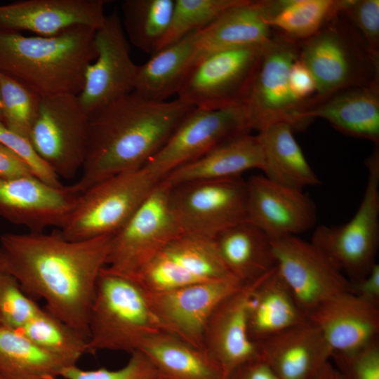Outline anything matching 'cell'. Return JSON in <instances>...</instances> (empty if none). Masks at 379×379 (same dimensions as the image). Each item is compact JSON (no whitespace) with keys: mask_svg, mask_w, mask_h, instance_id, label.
Listing matches in <instances>:
<instances>
[{"mask_svg":"<svg viewBox=\"0 0 379 379\" xmlns=\"http://www.w3.org/2000/svg\"><path fill=\"white\" fill-rule=\"evenodd\" d=\"M112 238L69 241L59 230L6 233L0 237V271L88 340L90 310Z\"/></svg>","mask_w":379,"mask_h":379,"instance_id":"1","label":"cell"},{"mask_svg":"<svg viewBox=\"0 0 379 379\" xmlns=\"http://www.w3.org/2000/svg\"><path fill=\"white\" fill-rule=\"evenodd\" d=\"M194 107L176 98L156 102L135 91L89 118V138L79 179L83 193L114 175L142 168Z\"/></svg>","mask_w":379,"mask_h":379,"instance_id":"2","label":"cell"},{"mask_svg":"<svg viewBox=\"0 0 379 379\" xmlns=\"http://www.w3.org/2000/svg\"><path fill=\"white\" fill-rule=\"evenodd\" d=\"M95 31L79 25L50 36L0 32V72L41 97L77 95L97 56Z\"/></svg>","mask_w":379,"mask_h":379,"instance_id":"3","label":"cell"},{"mask_svg":"<svg viewBox=\"0 0 379 379\" xmlns=\"http://www.w3.org/2000/svg\"><path fill=\"white\" fill-rule=\"evenodd\" d=\"M299 59L316 84L310 107L345 89L379 85V54L341 14L300 42Z\"/></svg>","mask_w":379,"mask_h":379,"instance_id":"4","label":"cell"},{"mask_svg":"<svg viewBox=\"0 0 379 379\" xmlns=\"http://www.w3.org/2000/svg\"><path fill=\"white\" fill-rule=\"evenodd\" d=\"M163 331L142 288L104 267L98 279L88 319V353L138 351L149 335Z\"/></svg>","mask_w":379,"mask_h":379,"instance_id":"5","label":"cell"},{"mask_svg":"<svg viewBox=\"0 0 379 379\" xmlns=\"http://www.w3.org/2000/svg\"><path fill=\"white\" fill-rule=\"evenodd\" d=\"M300 42L273 31L266 43L243 106L248 127L258 132L277 123L302 131L309 124L302 115L308 105L293 95L289 72L299 58Z\"/></svg>","mask_w":379,"mask_h":379,"instance_id":"6","label":"cell"},{"mask_svg":"<svg viewBox=\"0 0 379 379\" xmlns=\"http://www.w3.org/2000/svg\"><path fill=\"white\" fill-rule=\"evenodd\" d=\"M159 181L143 168L107 178L80 195L59 231L69 241L113 236L126 224Z\"/></svg>","mask_w":379,"mask_h":379,"instance_id":"7","label":"cell"},{"mask_svg":"<svg viewBox=\"0 0 379 379\" xmlns=\"http://www.w3.org/2000/svg\"><path fill=\"white\" fill-rule=\"evenodd\" d=\"M368 178L353 217L338 226L317 227L311 242L352 283L362 279L376 263L379 242V150L366 159Z\"/></svg>","mask_w":379,"mask_h":379,"instance_id":"8","label":"cell"},{"mask_svg":"<svg viewBox=\"0 0 379 379\" xmlns=\"http://www.w3.org/2000/svg\"><path fill=\"white\" fill-rule=\"evenodd\" d=\"M171 185L159 181L126 224L112 236L107 270L135 280L171 241L182 234L170 204Z\"/></svg>","mask_w":379,"mask_h":379,"instance_id":"9","label":"cell"},{"mask_svg":"<svg viewBox=\"0 0 379 379\" xmlns=\"http://www.w3.org/2000/svg\"><path fill=\"white\" fill-rule=\"evenodd\" d=\"M265 44L222 50L196 60L184 76L177 98L208 110L243 105Z\"/></svg>","mask_w":379,"mask_h":379,"instance_id":"10","label":"cell"},{"mask_svg":"<svg viewBox=\"0 0 379 379\" xmlns=\"http://www.w3.org/2000/svg\"><path fill=\"white\" fill-rule=\"evenodd\" d=\"M89 119L76 95L41 98L29 139L59 178L69 180L81 172L88 145Z\"/></svg>","mask_w":379,"mask_h":379,"instance_id":"11","label":"cell"},{"mask_svg":"<svg viewBox=\"0 0 379 379\" xmlns=\"http://www.w3.org/2000/svg\"><path fill=\"white\" fill-rule=\"evenodd\" d=\"M170 204L182 234L214 239L247 220V183L238 176L171 185Z\"/></svg>","mask_w":379,"mask_h":379,"instance_id":"12","label":"cell"},{"mask_svg":"<svg viewBox=\"0 0 379 379\" xmlns=\"http://www.w3.org/2000/svg\"><path fill=\"white\" fill-rule=\"evenodd\" d=\"M251 132L244 106L192 109L142 167L158 180L226 140Z\"/></svg>","mask_w":379,"mask_h":379,"instance_id":"13","label":"cell"},{"mask_svg":"<svg viewBox=\"0 0 379 379\" xmlns=\"http://www.w3.org/2000/svg\"><path fill=\"white\" fill-rule=\"evenodd\" d=\"M277 268L298 305L308 315L329 298L352 291V282L311 241L298 236L272 239Z\"/></svg>","mask_w":379,"mask_h":379,"instance_id":"14","label":"cell"},{"mask_svg":"<svg viewBox=\"0 0 379 379\" xmlns=\"http://www.w3.org/2000/svg\"><path fill=\"white\" fill-rule=\"evenodd\" d=\"M96 58L86 68L77 95L89 117L133 92L138 70L130 55L128 39L117 11L106 15L95 31Z\"/></svg>","mask_w":379,"mask_h":379,"instance_id":"15","label":"cell"},{"mask_svg":"<svg viewBox=\"0 0 379 379\" xmlns=\"http://www.w3.org/2000/svg\"><path fill=\"white\" fill-rule=\"evenodd\" d=\"M243 284L232 277L159 292L143 291L163 331L204 350V331L208 318L221 301Z\"/></svg>","mask_w":379,"mask_h":379,"instance_id":"16","label":"cell"},{"mask_svg":"<svg viewBox=\"0 0 379 379\" xmlns=\"http://www.w3.org/2000/svg\"><path fill=\"white\" fill-rule=\"evenodd\" d=\"M81 194L74 185L54 187L34 176L0 178V215L33 232L61 229Z\"/></svg>","mask_w":379,"mask_h":379,"instance_id":"17","label":"cell"},{"mask_svg":"<svg viewBox=\"0 0 379 379\" xmlns=\"http://www.w3.org/2000/svg\"><path fill=\"white\" fill-rule=\"evenodd\" d=\"M247 183V220L272 239L297 236L314 227L316 206L303 190L274 182L264 175Z\"/></svg>","mask_w":379,"mask_h":379,"instance_id":"18","label":"cell"},{"mask_svg":"<svg viewBox=\"0 0 379 379\" xmlns=\"http://www.w3.org/2000/svg\"><path fill=\"white\" fill-rule=\"evenodd\" d=\"M266 275L225 298L207 321L204 348L220 366L224 379L240 365L260 359L258 344L249 336L248 313L251 295Z\"/></svg>","mask_w":379,"mask_h":379,"instance_id":"19","label":"cell"},{"mask_svg":"<svg viewBox=\"0 0 379 379\" xmlns=\"http://www.w3.org/2000/svg\"><path fill=\"white\" fill-rule=\"evenodd\" d=\"M106 0H22L0 6V32H30L56 35L84 25L98 28L104 22Z\"/></svg>","mask_w":379,"mask_h":379,"instance_id":"20","label":"cell"},{"mask_svg":"<svg viewBox=\"0 0 379 379\" xmlns=\"http://www.w3.org/2000/svg\"><path fill=\"white\" fill-rule=\"evenodd\" d=\"M307 318L321 331L333 353L353 351L378 338L379 305L352 291L326 300Z\"/></svg>","mask_w":379,"mask_h":379,"instance_id":"21","label":"cell"},{"mask_svg":"<svg viewBox=\"0 0 379 379\" xmlns=\"http://www.w3.org/2000/svg\"><path fill=\"white\" fill-rule=\"evenodd\" d=\"M258 344L260 359L279 379H314L333 354L309 319Z\"/></svg>","mask_w":379,"mask_h":379,"instance_id":"22","label":"cell"},{"mask_svg":"<svg viewBox=\"0 0 379 379\" xmlns=\"http://www.w3.org/2000/svg\"><path fill=\"white\" fill-rule=\"evenodd\" d=\"M273 31L267 22L265 0H241L206 28L197 32L192 65L214 52L265 44L270 39Z\"/></svg>","mask_w":379,"mask_h":379,"instance_id":"23","label":"cell"},{"mask_svg":"<svg viewBox=\"0 0 379 379\" xmlns=\"http://www.w3.org/2000/svg\"><path fill=\"white\" fill-rule=\"evenodd\" d=\"M308 123L326 120L337 131L354 138L379 143V85L338 91L305 110Z\"/></svg>","mask_w":379,"mask_h":379,"instance_id":"24","label":"cell"},{"mask_svg":"<svg viewBox=\"0 0 379 379\" xmlns=\"http://www.w3.org/2000/svg\"><path fill=\"white\" fill-rule=\"evenodd\" d=\"M263 157L257 135L251 132L233 137L198 159L167 174L161 180L171 185L241 176L253 168L262 169Z\"/></svg>","mask_w":379,"mask_h":379,"instance_id":"25","label":"cell"},{"mask_svg":"<svg viewBox=\"0 0 379 379\" xmlns=\"http://www.w3.org/2000/svg\"><path fill=\"white\" fill-rule=\"evenodd\" d=\"M307 320L276 267L251 295L248 313L251 339L259 343Z\"/></svg>","mask_w":379,"mask_h":379,"instance_id":"26","label":"cell"},{"mask_svg":"<svg viewBox=\"0 0 379 379\" xmlns=\"http://www.w3.org/2000/svg\"><path fill=\"white\" fill-rule=\"evenodd\" d=\"M213 239L226 268L242 284L254 281L277 267L272 239L248 220L226 229Z\"/></svg>","mask_w":379,"mask_h":379,"instance_id":"27","label":"cell"},{"mask_svg":"<svg viewBox=\"0 0 379 379\" xmlns=\"http://www.w3.org/2000/svg\"><path fill=\"white\" fill-rule=\"evenodd\" d=\"M138 350L160 379H224L220 366L205 350L164 331L146 338Z\"/></svg>","mask_w":379,"mask_h":379,"instance_id":"28","label":"cell"},{"mask_svg":"<svg viewBox=\"0 0 379 379\" xmlns=\"http://www.w3.org/2000/svg\"><path fill=\"white\" fill-rule=\"evenodd\" d=\"M286 123L272 124L257 134L262 152V171L267 178L285 186L303 190L320 181L307 162Z\"/></svg>","mask_w":379,"mask_h":379,"instance_id":"29","label":"cell"},{"mask_svg":"<svg viewBox=\"0 0 379 379\" xmlns=\"http://www.w3.org/2000/svg\"><path fill=\"white\" fill-rule=\"evenodd\" d=\"M197 32L157 51L138 65L133 91L156 102L166 101L178 90L191 66L196 48Z\"/></svg>","mask_w":379,"mask_h":379,"instance_id":"30","label":"cell"},{"mask_svg":"<svg viewBox=\"0 0 379 379\" xmlns=\"http://www.w3.org/2000/svg\"><path fill=\"white\" fill-rule=\"evenodd\" d=\"M76 365L0 325V379H58Z\"/></svg>","mask_w":379,"mask_h":379,"instance_id":"31","label":"cell"},{"mask_svg":"<svg viewBox=\"0 0 379 379\" xmlns=\"http://www.w3.org/2000/svg\"><path fill=\"white\" fill-rule=\"evenodd\" d=\"M346 0H265L267 22L274 31L307 40L340 14Z\"/></svg>","mask_w":379,"mask_h":379,"instance_id":"32","label":"cell"},{"mask_svg":"<svg viewBox=\"0 0 379 379\" xmlns=\"http://www.w3.org/2000/svg\"><path fill=\"white\" fill-rule=\"evenodd\" d=\"M175 0H126L121 4L126 38L138 48L154 53L171 24Z\"/></svg>","mask_w":379,"mask_h":379,"instance_id":"33","label":"cell"},{"mask_svg":"<svg viewBox=\"0 0 379 379\" xmlns=\"http://www.w3.org/2000/svg\"><path fill=\"white\" fill-rule=\"evenodd\" d=\"M161 251L193 283L234 278L223 263L213 239L182 234Z\"/></svg>","mask_w":379,"mask_h":379,"instance_id":"34","label":"cell"},{"mask_svg":"<svg viewBox=\"0 0 379 379\" xmlns=\"http://www.w3.org/2000/svg\"><path fill=\"white\" fill-rule=\"evenodd\" d=\"M16 331L74 364L88 353L87 340L46 309Z\"/></svg>","mask_w":379,"mask_h":379,"instance_id":"35","label":"cell"},{"mask_svg":"<svg viewBox=\"0 0 379 379\" xmlns=\"http://www.w3.org/2000/svg\"><path fill=\"white\" fill-rule=\"evenodd\" d=\"M240 1L175 0L170 26L157 51L190 33L206 28L225 10Z\"/></svg>","mask_w":379,"mask_h":379,"instance_id":"36","label":"cell"},{"mask_svg":"<svg viewBox=\"0 0 379 379\" xmlns=\"http://www.w3.org/2000/svg\"><path fill=\"white\" fill-rule=\"evenodd\" d=\"M41 98L21 83L0 72L2 125L8 129L29 138Z\"/></svg>","mask_w":379,"mask_h":379,"instance_id":"37","label":"cell"},{"mask_svg":"<svg viewBox=\"0 0 379 379\" xmlns=\"http://www.w3.org/2000/svg\"><path fill=\"white\" fill-rule=\"evenodd\" d=\"M41 308L10 275L0 271V325L18 331Z\"/></svg>","mask_w":379,"mask_h":379,"instance_id":"38","label":"cell"},{"mask_svg":"<svg viewBox=\"0 0 379 379\" xmlns=\"http://www.w3.org/2000/svg\"><path fill=\"white\" fill-rule=\"evenodd\" d=\"M331 360L343 379H379V340L353 351L334 352Z\"/></svg>","mask_w":379,"mask_h":379,"instance_id":"39","label":"cell"},{"mask_svg":"<svg viewBox=\"0 0 379 379\" xmlns=\"http://www.w3.org/2000/svg\"><path fill=\"white\" fill-rule=\"evenodd\" d=\"M64 379H158V373L148 360L139 350L131 354L127 363L117 370L98 368L84 370L77 364L66 367L61 373Z\"/></svg>","mask_w":379,"mask_h":379,"instance_id":"40","label":"cell"},{"mask_svg":"<svg viewBox=\"0 0 379 379\" xmlns=\"http://www.w3.org/2000/svg\"><path fill=\"white\" fill-rule=\"evenodd\" d=\"M0 142L17 155L34 177L54 187H62L60 178L38 154L29 139L0 124Z\"/></svg>","mask_w":379,"mask_h":379,"instance_id":"41","label":"cell"},{"mask_svg":"<svg viewBox=\"0 0 379 379\" xmlns=\"http://www.w3.org/2000/svg\"><path fill=\"white\" fill-rule=\"evenodd\" d=\"M340 14L356 29L368 48L379 54V0H346Z\"/></svg>","mask_w":379,"mask_h":379,"instance_id":"42","label":"cell"},{"mask_svg":"<svg viewBox=\"0 0 379 379\" xmlns=\"http://www.w3.org/2000/svg\"><path fill=\"white\" fill-rule=\"evenodd\" d=\"M289 86L295 98L307 103L309 106V100L313 97L316 91V84L312 73L299 58L291 67Z\"/></svg>","mask_w":379,"mask_h":379,"instance_id":"43","label":"cell"},{"mask_svg":"<svg viewBox=\"0 0 379 379\" xmlns=\"http://www.w3.org/2000/svg\"><path fill=\"white\" fill-rule=\"evenodd\" d=\"M225 379H279L261 359L247 361L233 370Z\"/></svg>","mask_w":379,"mask_h":379,"instance_id":"44","label":"cell"},{"mask_svg":"<svg viewBox=\"0 0 379 379\" xmlns=\"http://www.w3.org/2000/svg\"><path fill=\"white\" fill-rule=\"evenodd\" d=\"M34 176L27 166L11 150L0 142V178Z\"/></svg>","mask_w":379,"mask_h":379,"instance_id":"45","label":"cell"},{"mask_svg":"<svg viewBox=\"0 0 379 379\" xmlns=\"http://www.w3.org/2000/svg\"><path fill=\"white\" fill-rule=\"evenodd\" d=\"M352 292L366 301L379 305V265L377 262L362 279L352 282Z\"/></svg>","mask_w":379,"mask_h":379,"instance_id":"46","label":"cell"},{"mask_svg":"<svg viewBox=\"0 0 379 379\" xmlns=\"http://www.w3.org/2000/svg\"><path fill=\"white\" fill-rule=\"evenodd\" d=\"M314 379H343L340 373L329 361Z\"/></svg>","mask_w":379,"mask_h":379,"instance_id":"47","label":"cell"},{"mask_svg":"<svg viewBox=\"0 0 379 379\" xmlns=\"http://www.w3.org/2000/svg\"><path fill=\"white\" fill-rule=\"evenodd\" d=\"M0 124H2V116H1V99H0Z\"/></svg>","mask_w":379,"mask_h":379,"instance_id":"48","label":"cell"},{"mask_svg":"<svg viewBox=\"0 0 379 379\" xmlns=\"http://www.w3.org/2000/svg\"><path fill=\"white\" fill-rule=\"evenodd\" d=\"M158 379H160V378H158Z\"/></svg>","mask_w":379,"mask_h":379,"instance_id":"49","label":"cell"}]
</instances>
